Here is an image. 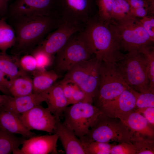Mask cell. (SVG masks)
<instances>
[{"mask_svg": "<svg viewBox=\"0 0 154 154\" xmlns=\"http://www.w3.org/2000/svg\"><path fill=\"white\" fill-rule=\"evenodd\" d=\"M8 18L16 36L11 53L17 56L29 54L63 22L58 15L22 16Z\"/></svg>", "mask_w": 154, "mask_h": 154, "instance_id": "6da1fadb", "label": "cell"}, {"mask_svg": "<svg viewBox=\"0 0 154 154\" xmlns=\"http://www.w3.org/2000/svg\"><path fill=\"white\" fill-rule=\"evenodd\" d=\"M89 48L100 60L116 63L124 54L122 53L109 23L102 22L95 15L81 31Z\"/></svg>", "mask_w": 154, "mask_h": 154, "instance_id": "7a4b0ae2", "label": "cell"}, {"mask_svg": "<svg viewBox=\"0 0 154 154\" xmlns=\"http://www.w3.org/2000/svg\"><path fill=\"white\" fill-rule=\"evenodd\" d=\"M116 63L131 88L140 93L151 92L147 60L144 54L137 51L128 52Z\"/></svg>", "mask_w": 154, "mask_h": 154, "instance_id": "3957f363", "label": "cell"}, {"mask_svg": "<svg viewBox=\"0 0 154 154\" xmlns=\"http://www.w3.org/2000/svg\"><path fill=\"white\" fill-rule=\"evenodd\" d=\"M130 88L116 63L101 61L98 90L94 100V105L100 110L116 99L124 90Z\"/></svg>", "mask_w": 154, "mask_h": 154, "instance_id": "277c9868", "label": "cell"}, {"mask_svg": "<svg viewBox=\"0 0 154 154\" xmlns=\"http://www.w3.org/2000/svg\"><path fill=\"white\" fill-rule=\"evenodd\" d=\"M132 136L133 134L120 119L102 114L98 116L81 140L83 142L113 141L132 144L131 139Z\"/></svg>", "mask_w": 154, "mask_h": 154, "instance_id": "5b68a950", "label": "cell"}, {"mask_svg": "<svg viewBox=\"0 0 154 154\" xmlns=\"http://www.w3.org/2000/svg\"><path fill=\"white\" fill-rule=\"evenodd\" d=\"M121 49L129 52H140L153 46L154 42L137 18L133 17L121 22L109 23Z\"/></svg>", "mask_w": 154, "mask_h": 154, "instance_id": "8992f818", "label": "cell"}, {"mask_svg": "<svg viewBox=\"0 0 154 154\" xmlns=\"http://www.w3.org/2000/svg\"><path fill=\"white\" fill-rule=\"evenodd\" d=\"M101 61L94 56L80 62L66 72L60 81L76 84L94 100L98 92Z\"/></svg>", "mask_w": 154, "mask_h": 154, "instance_id": "52a82bcc", "label": "cell"}, {"mask_svg": "<svg viewBox=\"0 0 154 154\" xmlns=\"http://www.w3.org/2000/svg\"><path fill=\"white\" fill-rule=\"evenodd\" d=\"M81 31L73 34L55 54L53 63L54 70L58 74L59 73H66L78 63L91 58L93 54L86 44Z\"/></svg>", "mask_w": 154, "mask_h": 154, "instance_id": "ba28073f", "label": "cell"}, {"mask_svg": "<svg viewBox=\"0 0 154 154\" xmlns=\"http://www.w3.org/2000/svg\"><path fill=\"white\" fill-rule=\"evenodd\" d=\"M102 112L92 103L80 102L68 106L62 117L63 123L82 140Z\"/></svg>", "mask_w": 154, "mask_h": 154, "instance_id": "9c48e42d", "label": "cell"}, {"mask_svg": "<svg viewBox=\"0 0 154 154\" xmlns=\"http://www.w3.org/2000/svg\"><path fill=\"white\" fill-rule=\"evenodd\" d=\"M92 0H62L59 4L58 14L63 22L83 29L97 15Z\"/></svg>", "mask_w": 154, "mask_h": 154, "instance_id": "30bf717a", "label": "cell"}, {"mask_svg": "<svg viewBox=\"0 0 154 154\" xmlns=\"http://www.w3.org/2000/svg\"><path fill=\"white\" fill-rule=\"evenodd\" d=\"M58 6L55 0H15L7 10V17L58 15Z\"/></svg>", "mask_w": 154, "mask_h": 154, "instance_id": "8fae6325", "label": "cell"}, {"mask_svg": "<svg viewBox=\"0 0 154 154\" xmlns=\"http://www.w3.org/2000/svg\"><path fill=\"white\" fill-rule=\"evenodd\" d=\"M24 125L29 130H35L53 133L56 121L48 109L38 105L19 116Z\"/></svg>", "mask_w": 154, "mask_h": 154, "instance_id": "7c38bea8", "label": "cell"}, {"mask_svg": "<svg viewBox=\"0 0 154 154\" xmlns=\"http://www.w3.org/2000/svg\"><path fill=\"white\" fill-rule=\"evenodd\" d=\"M83 29L63 22L48 34L38 45L46 52L54 55L65 45L73 34Z\"/></svg>", "mask_w": 154, "mask_h": 154, "instance_id": "4fadbf2b", "label": "cell"}, {"mask_svg": "<svg viewBox=\"0 0 154 154\" xmlns=\"http://www.w3.org/2000/svg\"><path fill=\"white\" fill-rule=\"evenodd\" d=\"M58 139L56 133L52 135H37L23 141L22 147L14 152V154H58L57 143Z\"/></svg>", "mask_w": 154, "mask_h": 154, "instance_id": "5bb4252c", "label": "cell"}, {"mask_svg": "<svg viewBox=\"0 0 154 154\" xmlns=\"http://www.w3.org/2000/svg\"><path fill=\"white\" fill-rule=\"evenodd\" d=\"M136 98L134 90L130 88L124 90L115 100L102 108L100 111L108 117L120 118L134 110Z\"/></svg>", "mask_w": 154, "mask_h": 154, "instance_id": "9a60e30c", "label": "cell"}, {"mask_svg": "<svg viewBox=\"0 0 154 154\" xmlns=\"http://www.w3.org/2000/svg\"><path fill=\"white\" fill-rule=\"evenodd\" d=\"M56 133L67 154H87L83 143L74 131L56 119L53 133Z\"/></svg>", "mask_w": 154, "mask_h": 154, "instance_id": "2e32d148", "label": "cell"}, {"mask_svg": "<svg viewBox=\"0 0 154 154\" xmlns=\"http://www.w3.org/2000/svg\"><path fill=\"white\" fill-rule=\"evenodd\" d=\"M46 91L39 93L20 97H13L10 95L1 109L8 111L20 115L34 107L45 102Z\"/></svg>", "mask_w": 154, "mask_h": 154, "instance_id": "e0dca14e", "label": "cell"}, {"mask_svg": "<svg viewBox=\"0 0 154 154\" xmlns=\"http://www.w3.org/2000/svg\"><path fill=\"white\" fill-rule=\"evenodd\" d=\"M133 134L154 139V128L140 113L134 111L119 118Z\"/></svg>", "mask_w": 154, "mask_h": 154, "instance_id": "ac0fdd59", "label": "cell"}, {"mask_svg": "<svg viewBox=\"0 0 154 154\" xmlns=\"http://www.w3.org/2000/svg\"><path fill=\"white\" fill-rule=\"evenodd\" d=\"M10 111L0 110V128L8 133L19 134L27 139L37 135L28 129L19 117Z\"/></svg>", "mask_w": 154, "mask_h": 154, "instance_id": "d6986e66", "label": "cell"}, {"mask_svg": "<svg viewBox=\"0 0 154 154\" xmlns=\"http://www.w3.org/2000/svg\"><path fill=\"white\" fill-rule=\"evenodd\" d=\"M45 102L47 108L56 119H60L62 117L65 109L70 104L59 82L54 84L46 91Z\"/></svg>", "mask_w": 154, "mask_h": 154, "instance_id": "ffe728a7", "label": "cell"}, {"mask_svg": "<svg viewBox=\"0 0 154 154\" xmlns=\"http://www.w3.org/2000/svg\"><path fill=\"white\" fill-rule=\"evenodd\" d=\"M33 93L39 94L49 89L58 78V74L54 70H36L32 74Z\"/></svg>", "mask_w": 154, "mask_h": 154, "instance_id": "44dd1931", "label": "cell"}, {"mask_svg": "<svg viewBox=\"0 0 154 154\" xmlns=\"http://www.w3.org/2000/svg\"><path fill=\"white\" fill-rule=\"evenodd\" d=\"M10 82L8 91L10 95L13 97L24 96L33 93L32 78L27 73L21 75Z\"/></svg>", "mask_w": 154, "mask_h": 154, "instance_id": "7402d4cb", "label": "cell"}, {"mask_svg": "<svg viewBox=\"0 0 154 154\" xmlns=\"http://www.w3.org/2000/svg\"><path fill=\"white\" fill-rule=\"evenodd\" d=\"M18 57L10 56L0 51V69L10 81L25 73L20 69L18 63Z\"/></svg>", "mask_w": 154, "mask_h": 154, "instance_id": "603a6c76", "label": "cell"}, {"mask_svg": "<svg viewBox=\"0 0 154 154\" xmlns=\"http://www.w3.org/2000/svg\"><path fill=\"white\" fill-rule=\"evenodd\" d=\"M27 138L6 132L0 128V154L13 153Z\"/></svg>", "mask_w": 154, "mask_h": 154, "instance_id": "cb8c5ba5", "label": "cell"}, {"mask_svg": "<svg viewBox=\"0 0 154 154\" xmlns=\"http://www.w3.org/2000/svg\"><path fill=\"white\" fill-rule=\"evenodd\" d=\"M16 41L14 30L3 18H0V51L6 52L14 45Z\"/></svg>", "mask_w": 154, "mask_h": 154, "instance_id": "d4e9b609", "label": "cell"}, {"mask_svg": "<svg viewBox=\"0 0 154 154\" xmlns=\"http://www.w3.org/2000/svg\"><path fill=\"white\" fill-rule=\"evenodd\" d=\"M130 9V6L126 0H114L112 10V20L119 23L134 17L131 15Z\"/></svg>", "mask_w": 154, "mask_h": 154, "instance_id": "484cf974", "label": "cell"}, {"mask_svg": "<svg viewBox=\"0 0 154 154\" xmlns=\"http://www.w3.org/2000/svg\"><path fill=\"white\" fill-rule=\"evenodd\" d=\"M131 142L136 154H154V139L145 137L137 134H133Z\"/></svg>", "mask_w": 154, "mask_h": 154, "instance_id": "4316f807", "label": "cell"}, {"mask_svg": "<svg viewBox=\"0 0 154 154\" xmlns=\"http://www.w3.org/2000/svg\"><path fill=\"white\" fill-rule=\"evenodd\" d=\"M35 58L37 71H44L53 63L54 55L50 54L43 50L38 45L30 53Z\"/></svg>", "mask_w": 154, "mask_h": 154, "instance_id": "83f0119b", "label": "cell"}, {"mask_svg": "<svg viewBox=\"0 0 154 154\" xmlns=\"http://www.w3.org/2000/svg\"><path fill=\"white\" fill-rule=\"evenodd\" d=\"M82 143L87 154H110L112 148L115 144L95 141Z\"/></svg>", "mask_w": 154, "mask_h": 154, "instance_id": "f1b7e54d", "label": "cell"}, {"mask_svg": "<svg viewBox=\"0 0 154 154\" xmlns=\"http://www.w3.org/2000/svg\"><path fill=\"white\" fill-rule=\"evenodd\" d=\"M114 0H97L96 4L98 7L97 15L101 21L110 22L112 21V12Z\"/></svg>", "mask_w": 154, "mask_h": 154, "instance_id": "f546056e", "label": "cell"}, {"mask_svg": "<svg viewBox=\"0 0 154 154\" xmlns=\"http://www.w3.org/2000/svg\"><path fill=\"white\" fill-rule=\"evenodd\" d=\"M145 56L147 62L148 77L149 80L150 89L154 92V49L153 46L146 48L141 51Z\"/></svg>", "mask_w": 154, "mask_h": 154, "instance_id": "4dcf8cb0", "label": "cell"}, {"mask_svg": "<svg viewBox=\"0 0 154 154\" xmlns=\"http://www.w3.org/2000/svg\"><path fill=\"white\" fill-rule=\"evenodd\" d=\"M22 55L20 57L18 56V63L20 69L28 74H32L37 70L36 62L34 57L30 54Z\"/></svg>", "mask_w": 154, "mask_h": 154, "instance_id": "1f68e13d", "label": "cell"}, {"mask_svg": "<svg viewBox=\"0 0 154 154\" xmlns=\"http://www.w3.org/2000/svg\"><path fill=\"white\" fill-rule=\"evenodd\" d=\"M134 93L136 98L135 110L149 107H154V92L140 93L134 90Z\"/></svg>", "mask_w": 154, "mask_h": 154, "instance_id": "d6a6232c", "label": "cell"}, {"mask_svg": "<svg viewBox=\"0 0 154 154\" xmlns=\"http://www.w3.org/2000/svg\"><path fill=\"white\" fill-rule=\"evenodd\" d=\"M110 154H136V151L132 144L123 142L114 145Z\"/></svg>", "mask_w": 154, "mask_h": 154, "instance_id": "836d02e7", "label": "cell"}, {"mask_svg": "<svg viewBox=\"0 0 154 154\" xmlns=\"http://www.w3.org/2000/svg\"><path fill=\"white\" fill-rule=\"evenodd\" d=\"M93 99L89 96L78 86L74 91L71 100L70 104H73L80 102H89L92 103Z\"/></svg>", "mask_w": 154, "mask_h": 154, "instance_id": "e575fe53", "label": "cell"}, {"mask_svg": "<svg viewBox=\"0 0 154 154\" xmlns=\"http://www.w3.org/2000/svg\"><path fill=\"white\" fill-rule=\"evenodd\" d=\"M139 21L143 27L149 35L151 40L154 41V17L153 15L145 16Z\"/></svg>", "mask_w": 154, "mask_h": 154, "instance_id": "d590c367", "label": "cell"}, {"mask_svg": "<svg viewBox=\"0 0 154 154\" xmlns=\"http://www.w3.org/2000/svg\"><path fill=\"white\" fill-rule=\"evenodd\" d=\"M131 8H147L149 12L154 11L153 0H126Z\"/></svg>", "mask_w": 154, "mask_h": 154, "instance_id": "8d00e7d4", "label": "cell"}, {"mask_svg": "<svg viewBox=\"0 0 154 154\" xmlns=\"http://www.w3.org/2000/svg\"><path fill=\"white\" fill-rule=\"evenodd\" d=\"M134 111L142 115L150 125L154 128V107H147L135 110Z\"/></svg>", "mask_w": 154, "mask_h": 154, "instance_id": "74e56055", "label": "cell"}, {"mask_svg": "<svg viewBox=\"0 0 154 154\" xmlns=\"http://www.w3.org/2000/svg\"><path fill=\"white\" fill-rule=\"evenodd\" d=\"M59 83L62 86L65 97L70 104V101L73 94L78 86L76 84L71 83L63 82L61 81Z\"/></svg>", "mask_w": 154, "mask_h": 154, "instance_id": "f35d334b", "label": "cell"}, {"mask_svg": "<svg viewBox=\"0 0 154 154\" xmlns=\"http://www.w3.org/2000/svg\"><path fill=\"white\" fill-rule=\"evenodd\" d=\"M149 12L147 8L139 7L135 8H130V12L131 15L133 17L143 18L147 15Z\"/></svg>", "mask_w": 154, "mask_h": 154, "instance_id": "ab89813d", "label": "cell"}, {"mask_svg": "<svg viewBox=\"0 0 154 154\" xmlns=\"http://www.w3.org/2000/svg\"><path fill=\"white\" fill-rule=\"evenodd\" d=\"M10 85L9 80L8 79L5 75L0 69V86L8 91Z\"/></svg>", "mask_w": 154, "mask_h": 154, "instance_id": "60d3db41", "label": "cell"}, {"mask_svg": "<svg viewBox=\"0 0 154 154\" xmlns=\"http://www.w3.org/2000/svg\"><path fill=\"white\" fill-rule=\"evenodd\" d=\"M9 0H0V8L3 14L7 11V3Z\"/></svg>", "mask_w": 154, "mask_h": 154, "instance_id": "b9f144b4", "label": "cell"}, {"mask_svg": "<svg viewBox=\"0 0 154 154\" xmlns=\"http://www.w3.org/2000/svg\"><path fill=\"white\" fill-rule=\"evenodd\" d=\"M10 95L0 94V110H1L8 99Z\"/></svg>", "mask_w": 154, "mask_h": 154, "instance_id": "7bdbcfd3", "label": "cell"}, {"mask_svg": "<svg viewBox=\"0 0 154 154\" xmlns=\"http://www.w3.org/2000/svg\"><path fill=\"white\" fill-rule=\"evenodd\" d=\"M0 92L4 94L10 95L9 91L0 86Z\"/></svg>", "mask_w": 154, "mask_h": 154, "instance_id": "ee69618b", "label": "cell"}, {"mask_svg": "<svg viewBox=\"0 0 154 154\" xmlns=\"http://www.w3.org/2000/svg\"><path fill=\"white\" fill-rule=\"evenodd\" d=\"M2 14L1 12V10L0 8V15Z\"/></svg>", "mask_w": 154, "mask_h": 154, "instance_id": "f6af8a7d", "label": "cell"}]
</instances>
